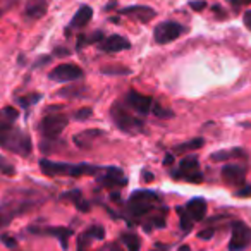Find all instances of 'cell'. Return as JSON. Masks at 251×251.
Masks as SVG:
<instances>
[{"label": "cell", "instance_id": "6da1fadb", "mask_svg": "<svg viewBox=\"0 0 251 251\" xmlns=\"http://www.w3.org/2000/svg\"><path fill=\"white\" fill-rule=\"evenodd\" d=\"M0 148H4L14 155H19V157H29L33 145L29 134L19 129L16 124H12L0 129Z\"/></svg>", "mask_w": 251, "mask_h": 251}, {"label": "cell", "instance_id": "7a4b0ae2", "mask_svg": "<svg viewBox=\"0 0 251 251\" xmlns=\"http://www.w3.org/2000/svg\"><path fill=\"white\" fill-rule=\"evenodd\" d=\"M40 169L45 176L57 177V176H69V177H81V176H95L100 172V167L90 164H66V162H53L49 158L40 160Z\"/></svg>", "mask_w": 251, "mask_h": 251}, {"label": "cell", "instance_id": "3957f363", "mask_svg": "<svg viewBox=\"0 0 251 251\" xmlns=\"http://www.w3.org/2000/svg\"><path fill=\"white\" fill-rule=\"evenodd\" d=\"M110 115L114 124L126 134H140L143 133V121L136 115H133L129 110H126L121 103H114L110 107Z\"/></svg>", "mask_w": 251, "mask_h": 251}, {"label": "cell", "instance_id": "277c9868", "mask_svg": "<svg viewBox=\"0 0 251 251\" xmlns=\"http://www.w3.org/2000/svg\"><path fill=\"white\" fill-rule=\"evenodd\" d=\"M158 196L153 191H134L127 201V210L133 217H143L157 206Z\"/></svg>", "mask_w": 251, "mask_h": 251}, {"label": "cell", "instance_id": "5b68a950", "mask_svg": "<svg viewBox=\"0 0 251 251\" xmlns=\"http://www.w3.org/2000/svg\"><path fill=\"white\" fill-rule=\"evenodd\" d=\"M67 124H69V117L66 114H49L40 121L38 131L47 140H55L62 134Z\"/></svg>", "mask_w": 251, "mask_h": 251}, {"label": "cell", "instance_id": "8992f818", "mask_svg": "<svg viewBox=\"0 0 251 251\" xmlns=\"http://www.w3.org/2000/svg\"><path fill=\"white\" fill-rule=\"evenodd\" d=\"M172 174H174V177H181L188 182H195V184L203 181V176L200 172V162L195 155H188V157L182 158L177 171L172 172Z\"/></svg>", "mask_w": 251, "mask_h": 251}, {"label": "cell", "instance_id": "52a82bcc", "mask_svg": "<svg viewBox=\"0 0 251 251\" xmlns=\"http://www.w3.org/2000/svg\"><path fill=\"white\" fill-rule=\"evenodd\" d=\"M33 206L31 201H5L4 205H0V227H5L16 219V217L26 213Z\"/></svg>", "mask_w": 251, "mask_h": 251}, {"label": "cell", "instance_id": "ba28073f", "mask_svg": "<svg viewBox=\"0 0 251 251\" xmlns=\"http://www.w3.org/2000/svg\"><path fill=\"white\" fill-rule=\"evenodd\" d=\"M182 33H184V26H181L179 23L164 21L155 28L153 38L158 45H165V43H171V42H174V40H177Z\"/></svg>", "mask_w": 251, "mask_h": 251}, {"label": "cell", "instance_id": "9c48e42d", "mask_svg": "<svg viewBox=\"0 0 251 251\" xmlns=\"http://www.w3.org/2000/svg\"><path fill=\"white\" fill-rule=\"evenodd\" d=\"M251 244V229L244 222L232 224V234L229 241V251H243Z\"/></svg>", "mask_w": 251, "mask_h": 251}, {"label": "cell", "instance_id": "30bf717a", "mask_svg": "<svg viewBox=\"0 0 251 251\" xmlns=\"http://www.w3.org/2000/svg\"><path fill=\"white\" fill-rule=\"evenodd\" d=\"M49 77L57 83H69V81H76L83 77V69L76 64H60L55 69L50 71Z\"/></svg>", "mask_w": 251, "mask_h": 251}, {"label": "cell", "instance_id": "8fae6325", "mask_svg": "<svg viewBox=\"0 0 251 251\" xmlns=\"http://www.w3.org/2000/svg\"><path fill=\"white\" fill-rule=\"evenodd\" d=\"M97 181L100 182L105 188H122V186L127 184V177L124 176V172L117 167H108L98 172Z\"/></svg>", "mask_w": 251, "mask_h": 251}, {"label": "cell", "instance_id": "7c38bea8", "mask_svg": "<svg viewBox=\"0 0 251 251\" xmlns=\"http://www.w3.org/2000/svg\"><path fill=\"white\" fill-rule=\"evenodd\" d=\"M126 98H127V105H129L134 112H138L140 115H147L148 112H151L153 103H155L151 97L141 95V93H138V91H134V90L129 91Z\"/></svg>", "mask_w": 251, "mask_h": 251}, {"label": "cell", "instance_id": "4fadbf2b", "mask_svg": "<svg viewBox=\"0 0 251 251\" xmlns=\"http://www.w3.org/2000/svg\"><path fill=\"white\" fill-rule=\"evenodd\" d=\"M222 179L226 184L243 188V186L246 184V172H244V167L236 165V164L226 165V167L222 169Z\"/></svg>", "mask_w": 251, "mask_h": 251}, {"label": "cell", "instance_id": "5bb4252c", "mask_svg": "<svg viewBox=\"0 0 251 251\" xmlns=\"http://www.w3.org/2000/svg\"><path fill=\"white\" fill-rule=\"evenodd\" d=\"M121 14L136 19L140 23H150L157 16V12H155V9L147 7V5H131V7L121 9Z\"/></svg>", "mask_w": 251, "mask_h": 251}, {"label": "cell", "instance_id": "9a60e30c", "mask_svg": "<svg viewBox=\"0 0 251 251\" xmlns=\"http://www.w3.org/2000/svg\"><path fill=\"white\" fill-rule=\"evenodd\" d=\"M50 0H28L25 7V18L28 21H38L47 14Z\"/></svg>", "mask_w": 251, "mask_h": 251}, {"label": "cell", "instance_id": "2e32d148", "mask_svg": "<svg viewBox=\"0 0 251 251\" xmlns=\"http://www.w3.org/2000/svg\"><path fill=\"white\" fill-rule=\"evenodd\" d=\"M100 49L107 53H117L122 50L131 49V43L121 35H112L108 38H105L103 42H100Z\"/></svg>", "mask_w": 251, "mask_h": 251}, {"label": "cell", "instance_id": "e0dca14e", "mask_svg": "<svg viewBox=\"0 0 251 251\" xmlns=\"http://www.w3.org/2000/svg\"><path fill=\"white\" fill-rule=\"evenodd\" d=\"M184 210L193 222H200V220H203L206 215V201L203 198H200V196H196V198H191L186 203Z\"/></svg>", "mask_w": 251, "mask_h": 251}, {"label": "cell", "instance_id": "ac0fdd59", "mask_svg": "<svg viewBox=\"0 0 251 251\" xmlns=\"http://www.w3.org/2000/svg\"><path fill=\"white\" fill-rule=\"evenodd\" d=\"M29 232L35 234H49V236H55L57 239L62 243V248L67 250V239L73 236V230L67 229V227H49V229H35V227H29Z\"/></svg>", "mask_w": 251, "mask_h": 251}, {"label": "cell", "instance_id": "d6986e66", "mask_svg": "<svg viewBox=\"0 0 251 251\" xmlns=\"http://www.w3.org/2000/svg\"><path fill=\"white\" fill-rule=\"evenodd\" d=\"M93 18V9L90 5H81L77 9V12L74 14V18L71 19V25H69V29H81L88 25Z\"/></svg>", "mask_w": 251, "mask_h": 251}, {"label": "cell", "instance_id": "ffe728a7", "mask_svg": "<svg viewBox=\"0 0 251 251\" xmlns=\"http://www.w3.org/2000/svg\"><path fill=\"white\" fill-rule=\"evenodd\" d=\"M100 136H101V133L98 129H88V131H83V133L76 134V136H74V143L79 148H88V147H91L95 138H100Z\"/></svg>", "mask_w": 251, "mask_h": 251}, {"label": "cell", "instance_id": "44dd1931", "mask_svg": "<svg viewBox=\"0 0 251 251\" xmlns=\"http://www.w3.org/2000/svg\"><path fill=\"white\" fill-rule=\"evenodd\" d=\"M19 117V112L14 107H4L0 108V129H4L7 126L16 124Z\"/></svg>", "mask_w": 251, "mask_h": 251}, {"label": "cell", "instance_id": "7402d4cb", "mask_svg": "<svg viewBox=\"0 0 251 251\" xmlns=\"http://www.w3.org/2000/svg\"><path fill=\"white\" fill-rule=\"evenodd\" d=\"M62 198L64 200H71V201L76 205V208L81 210V212H88V210H90V203H88L86 200L83 198L81 191H77V189H74V191H69V193H64Z\"/></svg>", "mask_w": 251, "mask_h": 251}, {"label": "cell", "instance_id": "603a6c76", "mask_svg": "<svg viewBox=\"0 0 251 251\" xmlns=\"http://www.w3.org/2000/svg\"><path fill=\"white\" fill-rule=\"evenodd\" d=\"M122 243H124L127 251H140L141 250V241L136 234H122Z\"/></svg>", "mask_w": 251, "mask_h": 251}, {"label": "cell", "instance_id": "cb8c5ba5", "mask_svg": "<svg viewBox=\"0 0 251 251\" xmlns=\"http://www.w3.org/2000/svg\"><path fill=\"white\" fill-rule=\"evenodd\" d=\"M232 155H244L243 150H224V151H215V153L210 155L213 162H222V160H227V158H234Z\"/></svg>", "mask_w": 251, "mask_h": 251}, {"label": "cell", "instance_id": "d4e9b609", "mask_svg": "<svg viewBox=\"0 0 251 251\" xmlns=\"http://www.w3.org/2000/svg\"><path fill=\"white\" fill-rule=\"evenodd\" d=\"M98 40H103V33L101 31H95L93 35H81L79 38H77V49H83L84 45H90V43H95L98 42Z\"/></svg>", "mask_w": 251, "mask_h": 251}, {"label": "cell", "instance_id": "484cf974", "mask_svg": "<svg viewBox=\"0 0 251 251\" xmlns=\"http://www.w3.org/2000/svg\"><path fill=\"white\" fill-rule=\"evenodd\" d=\"M176 210H177V215H179V219H181V229L184 230V232H189L193 227V220L189 219V215L186 213V210L182 208V206H177Z\"/></svg>", "mask_w": 251, "mask_h": 251}, {"label": "cell", "instance_id": "4316f807", "mask_svg": "<svg viewBox=\"0 0 251 251\" xmlns=\"http://www.w3.org/2000/svg\"><path fill=\"white\" fill-rule=\"evenodd\" d=\"M203 147V138H196V140H191L188 143H182L179 147H176V151H189V150H196V148Z\"/></svg>", "mask_w": 251, "mask_h": 251}, {"label": "cell", "instance_id": "83f0119b", "mask_svg": "<svg viewBox=\"0 0 251 251\" xmlns=\"http://www.w3.org/2000/svg\"><path fill=\"white\" fill-rule=\"evenodd\" d=\"M0 174L4 176H14L16 174V167L7 160L5 157L0 155Z\"/></svg>", "mask_w": 251, "mask_h": 251}, {"label": "cell", "instance_id": "f1b7e54d", "mask_svg": "<svg viewBox=\"0 0 251 251\" xmlns=\"http://www.w3.org/2000/svg\"><path fill=\"white\" fill-rule=\"evenodd\" d=\"M40 98H42L40 93H31V95H26V97H19L18 103L21 105V107H29V105H35Z\"/></svg>", "mask_w": 251, "mask_h": 251}, {"label": "cell", "instance_id": "f546056e", "mask_svg": "<svg viewBox=\"0 0 251 251\" xmlns=\"http://www.w3.org/2000/svg\"><path fill=\"white\" fill-rule=\"evenodd\" d=\"M86 234L91 237V239H103V237H105V229L101 226H91L90 229L86 230Z\"/></svg>", "mask_w": 251, "mask_h": 251}, {"label": "cell", "instance_id": "4dcf8cb0", "mask_svg": "<svg viewBox=\"0 0 251 251\" xmlns=\"http://www.w3.org/2000/svg\"><path fill=\"white\" fill-rule=\"evenodd\" d=\"M16 4H18V0H0V18L7 14Z\"/></svg>", "mask_w": 251, "mask_h": 251}, {"label": "cell", "instance_id": "1f68e13d", "mask_svg": "<svg viewBox=\"0 0 251 251\" xmlns=\"http://www.w3.org/2000/svg\"><path fill=\"white\" fill-rule=\"evenodd\" d=\"M151 110H153V114H155V115H158V117H164V119L172 117V115H174V112L169 110V108L160 107V105H158V103H157V105L153 103V108H151Z\"/></svg>", "mask_w": 251, "mask_h": 251}, {"label": "cell", "instance_id": "d6a6232c", "mask_svg": "<svg viewBox=\"0 0 251 251\" xmlns=\"http://www.w3.org/2000/svg\"><path fill=\"white\" fill-rule=\"evenodd\" d=\"M91 114H93V110H91L90 107H84V108H79V110L74 114V119H76V121H86V119L91 117Z\"/></svg>", "mask_w": 251, "mask_h": 251}, {"label": "cell", "instance_id": "836d02e7", "mask_svg": "<svg viewBox=\"0 0 251 251\" xmlns=\"http://www.w3.org/2000/svg\"><path fill=\"white\" fill-rule=\"evenodd\" d=\"M236 195L241 196V198H250V196H251V184H244L243 188L237 189Z\"/></svg>", "mask_w": 251, "mask_h": 251}, {"label": "cell", "instance_id": "e575fe53", "mask_svg": "<svg viewBox=\"0 0 251 251\" xmlns=\"http://www.w3.org/2000/svg\"><path fill=\"white\" fill-rule=\"evenodd\" d=\"M103 73H105V74H119V73L127 74L129 71H127V69H119V67H105Z\"/></svg>", "mask_w": 251, "mask_h": 251}, {"label": "cell", "instance_id": "d590c367", "mask_svg": "<svg viewBox=\"0 0 251 251\" xmlns=\"http://www.w3.org/2000/svg\"><path fill=\"white\" fill-rule=\"evenodd\" d=\"M189 7L195 9V11H203L206 7V2L205 0H200V2H189Z\"/></svg>", "mask_w": 251, "mask_h": 251}, {"label": "cell", "instance_id": "8d00e7d4", "mask_svg": "<svg viewBox=\"0 0 251 251\" xmlns=\"http://www.w3.org/2000/svg\"><path fill=\"white\" fill-rule=\"evenodd\" d=\"M151 224H155V227H158V229H162V227H165V215L153 217V220H151Z\"/></svg>", "mask_w": 251, "mask_h": 251}, {"label": "cell", "instance_id": "74e56055", "mask_svg": "<svg viewBox=\"0 0 251 251\" xmlns=\"http://www.w3.org/2000/svg\"><path fill=\"white\" fill-rule=\"evenodd\" d=\"M212 236H213V229H205V230H201V232H198V237L200 239H212Z\"/></svg>", "mask_w": 251, "mask_h": 251}, {"label": "cell", "instance_id": "f35d334b", "mask_svg": "<svg viewBox=\"0 0 251 251\" xmlns=\"http://www.w3.org/2000/svg\"><path fill=\"white\" fill-rule=\"evenodd\" d=\"M243 23H244V26H246V28L251 31V11H246V12H244Z\"/></svg>", "mask_w": 251, "mask_h": 251}, {"label": "cell", "instance_id": "ab89813d", "mask_svg": "<svg viewBox=\"0 0 251 251\" xmlns=\"http://www.w3.org/2000/svg\"><path fill=\"white\" fill-rule=\"evenodd\" d=\"M2 241H4V244H7L9 248H16V244H18V243H16V241H14V237L5 236V234H4V236H2Z\"/></svg>", "mask_w": 251, "mask_h": 251}, {"label": "cell", "instance_id": "60d3db41", "mask_svg": "<svg viewBox=\"0 0 251 251\" xmlns=\"http://www.w3.org/2000/svg\"><path fill=\"white\" fill-rule=\"evenodd\" d=\"M229 2L234 5V7H241V5H248V4H251V0H229Z\"/></svg>", "mask_w": 251, "mask_h": 251}, {"label": "cell", "instance_id": "b9f144b4", "mask_svg": "<svg viewBox=\"0 0 251 251\" xmlns=\"http://www.w3.org/2000/svg\"><path fill=\"white\" fill-rule=\"evenodd\" d=\"M172 162H174V157H172V155H167L164 160V165H169V164H172Z\"/></svg>", "mask_w": 251, "mask_h": 251}, {"label": "cell", "instance_id": "7bdbcfd3", "mask_svg": "<svg viewBox=\"0 0 251 251\" xmlns=\"http://www.w3.org/2000/svg\"><path fill=\"white\" fill-rule=\"evenodd\" d=\"M143 177H145V181H151V179H153V176H151V174H148V172H145V174H143Z\"/></svg>", "mask_w": 251, "mask_h": 251}, {"label": "cell", "instance_id": "ee69618b", "mask_svg": "<svg viewBox=\"0 0 251 251\" xmlns=\"http://www.w3.org/2000/svg\"><path fill=\"white\" fill-rule=\"evenodd\" d=\"M110 250H112V251H121V248H119V244H112Z\"/></svg>", "mask_w": 251, "mask_h": 251}, {"label": "cell", "instance_id": "f6af8a7d", "mask_svg": "<svg viewBox=\"0 0 251 251\" xmlns=\"http://www.w3.org/2000/svg\"><path fill=\"white\" fill-rule=\"evenodd\" d=\"M179 251H191V250H189V246H181L179 248Z\"/></svg>", "mask_w": 251, "mask_h": 251}]
</instances>
